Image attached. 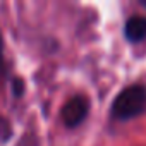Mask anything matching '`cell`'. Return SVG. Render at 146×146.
Segmentation results:
<instances>
[{"label": "cell", "mask_w": 146, "mask_h": 146, "mask_svg": "<svg viewBox=\"0 0 146 146\" xmlns=\"http://www.w3.org/2000/svg\"><path fill=\"white\" fill-rule=\"evenodd\" d=\"M144 112H146V88L141 84H134L122 90L112 103V115L119 120H129Z\"/></svg>", "instance_id": "6da1fadb"}, {"label": "cell", "mask_w": 146, "mask_h": 146, "mask_svg": "<svg viewBox=\"0 0 146 146\" xmlns=\"http://www.w3.org/2000/svg\"><path fill=\"white\" fill-rule=\"evenodd\" d=\"M90 112V102L84 96H74L70 98L64 108H62V119L67 127H76L79 125Z\"/></svg>", "instance_id": "7a4b0ae2"}, {"label": "cell", "mask_w": 146, "mask_h": 146, "mask_svg": "<svg viewBox=\"0 0 146 146\" xmlns=\"http://www.w3.org/2000/svg\"><path fill=\"white\" fill-rule=\"evenodd\" d=\"M124 35L129 41L132 43H137L141 40L146 38V17H141V16H134L131 17L127 23H125V28H124Z\"/></svg>", "instance_id": "3957f363"}, {"label": "cell", "mask_w": 146, "mask_h": 146, "mask_svg": "<svg viewBox=\"0 0 146 146\" xmlns=\"http://www.w3.org/2000/svg\"><path fill=\"white\" fill-rule=\"evenodd\" d=\"M12 88H14V95L16 96H21L23 93H24V81L23 79H14V83H12Z\"/></svg>", "instance_id": "277c9868"}, {"label": "cell", "mask_w": 146, "mask_h": 146, "mask_svg": "<svg viewBox=\"0 0 146 146\" xmlns=\"http://www.w3.org/2000/svg\"><path fill=\"white\" fill-rule=\"evenodd\" d=\"M7 136H11V125L9 122L0 119V137H7Z\"/></svg>", "instance_id": "5b68a950"}, {"label": "cell", "mask_w": 146, "mask_h": 146, "mask_svg": "<svg viewBox=\"0 0 146 146\" xmlns=\"http://www.w3.org/2000/svg\"><path fill=\"white\" fill-rule=\"evenodd\" d=\"M2 52H4V40H2V35H0V62H2Z\"/></svg>", "instance_id": "8992f818"}, {"label": "cell", "mask_w": 146, "mask_h": 146, "mask_svg": "<svg viewBox=\"0 0 146 146\" xmlns=\"http://www.w3.org/2000/svg\"><path fill=\"white\" fill-rule=\"evenodd\" d=\"M143 5H144V7H146V0H143Z\"/></svg>", "instance_id": "52a82bcc"}]
</instances>
